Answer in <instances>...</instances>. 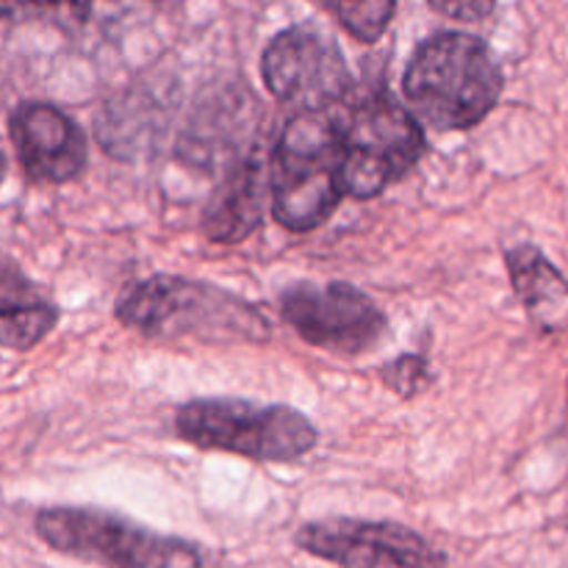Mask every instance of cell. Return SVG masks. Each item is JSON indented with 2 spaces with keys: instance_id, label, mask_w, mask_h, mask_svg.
<instances>
[{
  "instance_id": "cell-1",
  "label": "cell",
  "mask_w": 568,
  "mask_h": 568,
  "mask_svg": "<svg viewBox=\"0 0 568 568\" xmlns=\"http://www.w3.org/2000/svg\"><path fill=\"white\" fill-rule=\"evenodd\" d=\"M116 320L159 342L264 344L272 325L253 303L227 288L181 275H153L120 294Z\"/></svg>"
},
{
  "instance_id": "cell-2",
  "label": "cell",
  "mask_w": 568,
  "mask_h": 568,
  "mask_svg": "<svg viewBox=\"0 0 568 568\" xmlns=\"http://www.w3.org/2000/svg\"><path fill=\"white\" fill-rule=\"evenodd\" d=\"M405 98L436 131L480 125L503 94V70L477 37L436 33L416 48L403 78Z\"/></svg>"
},
{
  "instance_id": "cell-3",
  "label": "cell",
  "mask_w": 568,
  "mask_h": 568,
  "mask_svg": "<svg viewBox=\"0 0 568 568\" xmlns=\"http://www.w3.org/2000/svg\"><path fill=\"white\" fill-rule=\"evenodd\" d=\"M344 120L333 111H297L283 128L270 166L272 216L294 233L331 220L344 194Z\"/></svg>"
},
{
  "instance_id": "cell-4",
  "label": "cell",
  "mask_w": 568,
  "mask_h": 568,
  "mask_svg": "<svg viewBox=\"0 0 568 568\" xmlns=\"http://www.w3.org/2000/svg\"><path fill=\"white\" fill-rule=\"evenodd\" d=\"M172 425L192 447L242 455L255 464H294L320 442L314 422L300 410L247 399H189L175 410Z\"/></svg>"
},
{
  "instance_id": "cell-5",
  "label": "cell",
  "mask_w": 568,
  "mask_h": 568,
  "mask_svg": "<svg viewBox=\"0 0 568 568\" xmlns=\"http://www.w3.org/2000/svg\"><path fill=\"white\" fill-rule=\"evenodd\" d=\"M48 547L70 558L114 568H203V549L192 541L159 536L122 516L94 508H48L37 516Z\"/></svg>"
},
{
  "instance_id": "cell-6",
  "label": "cell",
  "mask_w": 568,
  "mask_h": 568,
  "mask_svg": "<svg viewBox=\"0 0 568 568\" xmlns=\"http://www.w3.org/2000/svg\"><path fill=\"white\" fill-rule=\"evenodd\" d=\"M427 139L414 111L386 94L366 98L344 120V194L369 200L408 175Z\"/></svg>"
},
{
  "instance_id": "cell-7",
  "label": "cell",
  "mask_w": 568,
  "mask_h": 568,
  "mask_svg": "<svg viewBox=\"0 0 568 568\" xmlns=\"http://www.w3.org/2000/svg\"><path fill=\"white\" fill-rule=\"evenodd\" d=\"M266 89L297 111H331L353 94V72L342 50L316 28H288L261 55Z\"/></svg>"
},
{
  "instance_id": "cell-8",
  "label": "cell",
  "mask_w": 568,
  "mask_h": 568,
  "mask_svg": "<svg viewBox=\"0 0 568 568\" xmlns=\"http://www.w3.org/2000/svg\"><path fill=\"white\" fill-rule=\"evenodd\" d=\"M281 314L305 344L338 355L369 353L388 331L375 300L349 283L288 286L281 294Z\"/></svg>"
},
{
  "instance_id": "cell-9",
  "label": "cell",
  "mask_w": 568,
  "mask_h": 568,
  "mask_svg": "<svg viewBox=\"0 0 568 568\" xmlns=\"http://www.w3.org/2000/svg\"><path fill=\"white\" fill-rule=\"evenodd\" d=\"M297 547L338 568H447L442 549L397 521H311L297 530Z\"/></svg>"
},
{
  "instance_id": "cell-10",
  "label": "cell",
  "mask_w": 568,
  "mask_h": 568,
  "mask_svg": "<svg viewBox=\"0 0 568 568\" xmlns=\"http://www.w3.org/2000/svg\"><path fill=\"white\" fill-rule=\"evenodd\" d=\"M11 144L31 181H75L89 159L87 133L50 103H22L9 120Z\"/></svg>"
},
{
  "instance_id": "cell-11",
  "label": "cell",
  "mask_w": 568,
  "mask_h": 568,
  "mask_svg": "<svg viewBox=\"0 0 568 568\" xmlns=\"http://www.w3.org/2000/svg\"><path fill=\"white\" fill-rule=\"evenodd\" d=\"M270 189L261 155L247 153L222 175L203 211V233L216 244L244 242L264 216V194Z\"/></svg>"
},
{
  "instance_id": "cell-12",
  "label": "cell",
  "mask_w": 568,
  "mask_h": 568,
  "mask_svg": "<svg viewBox=\"0 0 568 568\" xmlns=\"http://www.w3.org/2000/svg\"><path fill=\"white\" fill-rule=\"evenodd\" d=\"M516 297L541 333L568 331V281L564 272L536 247L516 244L505 253Z\"/></svg>"
},
{
  "instance_id": "cell-13",
  "label": "cell",
  "mask_w": 568,
  "mask_h": 568,
  "mask_svg": "<svg viewBox=\"0 0 568 568\" xmlns=\"http://www.w3.org/2000/svg\"><path fill=\"white\" fill-rule=\"evenodd\" d=\"M59 322V308L14 270H0V347H37Z\"/></svg>"
},
{
  "instance_id": "cell-14",
  "label": "cell",
  "mask_w": 568,
  "mask_h": 568,
  "mask_svg": "<svg viewBox=\"0 0 568 568\" xmlns=\"http://www.w3.org/2000/svg\"><path fill=\"white\" fill-rule=\"evenodd\" d=\"M320 3L361 42H377L397 9V0H320Z\"/></svg>"
},
{
  "instance_id": "cell-15",
  "label": "cell",
  "mask_w": 568,
  "mask_h": 568,
  "mask_svg": "<svg viewBox=\"0 0 568 568\" xmlns=\"http://www.w3.org/2000/svg\"><path fill=\"white\" fill-rule=\"evenodd\" d=\"M381 377L392 392H397L405 399L416 397V394H422L433 383V372L427 366V358H422L419 353L399 355V358L388 361L381 369Z\"/></svg>"
},
{
  "instance_id": "cell-16",
  "label": "cell",
  "mask_w": 568,
  "mask_h": 568,
  "mask_svg": "<svg viewBox=\"0 0 568 568\" xmlns=\"http://www.w3.org/2000/svg\"><path fill=\"white\" fill-rule=\"evenodd\" d=\"M427 3L436 11H442L444 17H449V20L477 22L491 14L497 0H427Z\"/></svg>"
},
{
  "instance_id": "cell-17",
  "label": "cell",
  "mask_w": 568,
  "mask_h": 568,
  "mask_svg": "<svg viewBox=\"0 0 568 568\" xmlns=\"http://www.w3.org/2000/svg\"><path fill=\"white\" fill-rule=\"evenodd\" d=\"M3 175H6V159L3 153H0V183H3Z\"/></svg>"
}]
</instances>
